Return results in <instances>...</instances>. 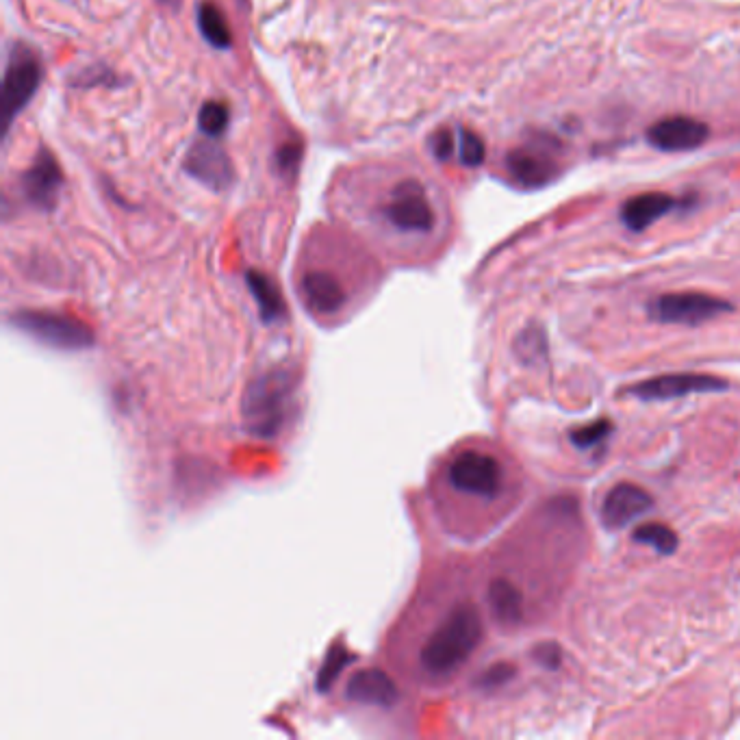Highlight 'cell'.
I'll return each mask as SVG.
<instances>
[{
    "label": "cell",
    "mask_w": 740,
    "mask_h": 740,
    "mask_svg": "<svg viewBox=\"0 0 740 740\" xmlns=\"http://www.w3.org/2000/svg\"><path fill=\"white\" fill-rule=\"evenodd\" d=\"M482 641V619L474 604L456 606L421 649V669L432 678H448L461 669Z\"/></svg>",
    "instance_id": "cell-1"
},
{
    "label": "cell",
    "mask_w": 740,
    "mask_h": 740,
    "mask_svg": "<svg viewBox=\"0 0 740 740\" xmlns=\"http://www.w3.org/2000/svg\"><path fill=\"white\" fill-rule=\"evenodd\" d=\"M291 391L293 378L280 369L254 382L244 400L246 426L252 435L270 439L283 428L291 408Z\"/></svg>",
    "instance_id": "cell-2"
},
{
    "label": "cell",
    "mask_w": 740,
    "mask_h": 740,
    "mask_svg": "<svg viewBox=\"0 0 740 740\" xmlns=\"http://www.w3.org/2000/svg\"><path fill=\"white\" fill-rule=\"evenodd\" d=\"M42 74V59L31 46L22 42L11 46L3 76V94H0V124H3V135H7L11 124L18 118V113L35 96L37 87L42 83Z\"/></svg>",
    "instance_id": "cell-3"
},
{
    "label": "cell",
    "mask_w": 740,
    "mask_h": 740,
    "mask_svg": "<svg viewBox=\"0 0 740 740\" xmlns=\"http://www.w3.org/2000/svg\"><path fill=\"white\" fill-rule=\"evenodd\" d=\"M560 146L552 137H534L530 142L513 148L506 155V170L510 178L526 189H539L552 183L560 172Z\"/></svg>",
    "instance_id": "cell-4"
},
{
    "label": "cell",
    "mask_w": 740,
    "mask_h": 740,
    "mask_svg": "<svg viewBox=\"0 0 740 740\" xmlns=\"http://www.w3.org/2000/svg\"><path fill=\"white\" fill-rule=\"evenodd\" d=\"M730 311H732L730 302L697 291L665 293V296L649 302V315L662 324L697 326Z\"/></svg>",
    "instance_id": "cell-5"
},
{
    "label": "cell",
    "mask_w": 740,
    "mask_h": 740,
    "mask_svg": "<svg viewBox=\"0 0 740 740\" xmlns=\"http://www.w3.org/2000/svg\"><path fill=\"white\" fill-rule=\"evenodd\" d=\"M14 324L27 335L63 350H83L94 341L92 330L83 322L59 313L20 311L14 315Z\"/></svg>",
    "instance_id": "cell-6"
},
{
    "label": "cell",
    "mask_w": 740,
    "mask_h": 740,
    "mask_svg": "<svg viewBox=\"0 0 740 740\" xmlns=\"http://www.w3.org/2000/svg\"><path fill=\"white\" fill-rule=\"evenodd\" d=\"M450 484L461 493L478 495L484 500H493V497L502 491V467L493 456L467 450L458 454L450 463L448 469Z\"/></svg>",
    "instance_id": "cell-7"
},
{
    "label": "cell",
    "mask_w": 740,
    "mask_h": 740,
    "mask_svg": "<svg viewBox=\"0 0 740 740\" xmlns=\"http://www.w3.org/2000/svg\"><path fill=\"white\" fill-rule=\"evenodd\" d=\"M63 172L53 152L40 148L37 157L20 176V191L24 200L31 207L40 211H55L61 189H63Z\"/></svg>",
    "instance_id": "cell-8"
},
{
    "label": "cell",
    "mask_w": 740,
    "mask_h": 740,
    "mask_svg": "<svg viewBox=\"0 0 740 740\" xmlns=\"http://www.w3.org/2000/svg\"><path fill=\"white\" fill-rule=\"evenodd\" d=\"M385 218L402 233H430L435 226V213L417 181H404L393 189Z\"/></svg>",
    "instance_id": "cell-9"
},
{
    "label": "cell",
    "mask_w": 740,
    "mask_h": 740,
    "mask_svg": "<svg viewBox=\"0 0 740 740\" xmlns=\"http://www.w3.org/2000/svg\"><path fill=\"white\" fill-rule=\"evenodd\" d=\"M725 387H727L725 380L714 378L710 374H667L639 382V385L632 387V395L647 402H656V400H678L684 398V395L693 393L723 391Z\"/></svg>",
    "instance_id": "cell-10"
},
{
    "label": "cell",
    "mask_w": 740,
    "mask_h": 740,
    "mask_svg": "<svg viewBox=\"0 0 740 740\" xmlns=\"http://www.w3.org/2000/svg\"><path fill=\"white\" fill-rule=\"evenodd\" d=\"M185 172L213 191H226L235 181L231 159L215 142H198L191 146L185 157Z\"/></svg>",
    "instance_id": "cell-11"
},
{
    "label": "cell",
    "mask_w": 740,
    "mask_h": 740,
    "mask_svg": "<svg viewBox=\"0 0 740 740\" xmlns=\"http://www.w3.org/2000/svg\"><path fill=\"white\" fill-rule=\"evenodd\" d=\"M710 137V129L706 122L688 118V116H673L656 122L652 129L647 131V142L662 152H684L704 146Z\"/></svg>",
    "instance_id": "cell-12"
},
{
    "label": "cell",
    "mask_w": 740,
    "mask_h": 740,
    "mask_svg": "<svg viewBox=\"0 0 740 740\" xmlns=\"http://www.w3.org/2000/svg\"><path fill=\"white\" fill-rule=\"evenodd\" d=\"M654 506L652 495L632 482H621L604 497L602 521L608 528H623L634 519L643 517Z\"/></svg>",
    "instance_id": "cell-13"
},
{
    "label": "cell",
    "mask_w": 740,
    "mask_h": 740,
    "mask_svg": "<svg viewBox=\"0 0 740 740\" xmlns=\"http://www.w3.org/2000/svg\"><path fill=\"white\" fill-rule=\"evenodd\" d=\"M300 289L306 306L315 315H335L346 304V291H343L339 280L328 272L304 274Z\"/></svg>",
    "instance_id": "cell-14"
},
{
    "label": "cell",
    "mask_w": 740,
    "mask_h": 740,
    "mask_svg": "<svg viewBox=\"0 0 740 740\" xmlns=\"http://www.w3.org/2000/svg\"><path fill=\"white\" fill-rule=\"evenodd\" d=\"M675 207V200L662 191H645V194L634 196L623 202L621 222L634 233H641L645 228L656 224L660 218Z\"/></svg>",
    "instance_id": "cell-15"
},
{
    "label": "cell",
    "mask_w": 740,
    "mask_h": 740,
    "mask_svg": "<svg viewBox=\"0 0 740 740\" xmlns=\"http://www.w3.org/2000/svg\"><path fill=\"white\" fill-rule=\"evenodd\" d=\"M348 699L356 704H374V706H393L398 701V688L385 671L367 669L354 673L348 682Z\"/></svg>",
    "instance_id": "cell-16"
},
{
    "label": "cell",
    "mask_w": 740,
    "mask_h": 740,
    "mask_svg": "<svg viewBox=\"0 0 740 740\" xmlns=\"http://www.w3.org/2000/svg\"><path fill=\"white\" fill-rule=\"evenodd\" d=\"M489 606L502 625H517L523 617V597L508 580H495L489 586Z\"/></svg>",
    "instance_id": "cell-17"
},
{
    "label": "cell",
    "mask_w": 740,
    "mask_h": 740,
    "mask_svg": "<svg viewBox=\"0 0 740 740\" xmlns=\"http://www.w3.org/2000/svg\"><path fill=\"white\" fill-rule=\"evenodd\" d=\"M246 280H248V287L252 291V296L257 298V302H259L263 320L274 322V320H278V317H283L285 302H283V298H280V291L276 289L272 280L261 272H248Z\"/></svg>",
    "instance_id": "cell-18"
},
{
    "label": "cell",
    "mask_w": 740,
    "mask_h": 740,
    "mask_svg": "<svg viewBox=\"0 0 740 740\" xmlns=\"http://www.w3.org/2000/svg\"><path fill=\"white\" fill-rule=\"evenodd\" d=\"M198 27L200 33L204 35L213 48L218 50H228L233 44V35L231 29H228L226 18L220 11V7H215L213 3H202L198 7Z\"/></svg>",
    "instance_id": "cell-19"
},
{
    "label": "cell",
    "mask_w": 740,
    "mask_h": 740,
    "mask_svg": "<svg viewBox=\"0 0 740 740\" xmlns=\"http://www.w3.org/2000/svg\"><path fill=\"white\" fill-rule=\"evenodd\" d=\"M634 541L652 545L662 556H671L678 550V534H675L665 523H645L634 530Z\"/></svg>",
    "instance_id": "cell-20"
},
{
    "label": "cell",
    "mask_w": 740,
    "mask_h": 740,
    "mask_svg": "<svg viewBox=\"0 0 740 740\" xmlns=\"http://www.w3.org/2000/svg\"><path fill=\"white\" fill-rule=\"evenodd\" d=\"M198 124H200V131L207 137L211 139L222 137L228 126V107L218 100L204 102L198 113Z\"/></svg>",
    "instance_id": "cell-21"
},
{
    "label": "cell",
    "mask_w": 740,
    "mask_h": 740,
    "mask_svg": "<svg viewBox=\"0 0 740 740\" xmlns=\"http://www.w3.org/2000/svg\"><path fill=\"white\" fill-rule=\"evenodd\" d=\"M458 155H461V163L467 168H478L487 157V146H484L478 133L461 129L458 131Z\"/></svg>",
    "instance_id": "cell-22"
},
{
    "label": "cell",
    "mask_w": 740,
    "mask_h": 740,
    "mask_svg": "<svg viewBox=\"0 0 740 740\" xmlns=\"http://www.w3.org/2000/svg\"><path fill=\"white\" fill-rule=\"evenodd\" d=\"M612 430V424L608 419H602V421H593V424L589 426H582V428H576L571 432V441L573 445H578V448L582 450H589V448H595V445L602 443Z\"/></svg>",
    "instance_id": "cell-23"
},
{
    "label": "cell",
    "mask_w": 740,
    "mask_h": 740,
    "mask_svg": "<svg viewBox=\"0 0 740 740\" xmlns=\"http://www.w3.org/2000/svg\"><path fill=\"white\" fill-rule=\"evenodd\" d=\"M300 161H302V144L300 142H287L283 146H278L276 155H274L276 170H278V174H283V176L296 174L298 168H300Z\"/></svg>",
    "instance_id": "cell-24"
},
{
    "label": "cell",
    "mask_w": 740,
    "mask_h": 740,
    "mask_svg": "<svg viewBox=\"0 0 740 740\" xmlns=\"http://www.w3.org/2000/svg\"><path fill=\"white\" fill-rule=\"evenodd\" d=\"M430 150L439 161H448L454 152V135L448 129H441L430 137Z\"/></svg>",
    "instance_id": "cell-25"
},
{
    "label": "cell",
    "mask_w": 740,
    "mask_h": 740,
    "mask_svg": "<svg viewBox=\"0 0 740 740\" xmlns=\"http://www.w3.org/2000/svg\"><path fill=\"white\" fill-rule=\"evenodd\" d=\"M513 675H515V667H510V665H495V667L487 669V673L482 675L478 684L482 688H497V686L506 684L510 678H513Z\"/></svg>",
    "instance_id": "cell-26"
},
{
    "label": "cell",
    "mask_w": 740,
    "mask_h": 740,
    "mask_svg": "<svg viewBox=\"0 0 740 740\" xmlns=\"http://www.w3.org/2000/svg\"><path fill=\"white\" fill-rule=\"evenodd\" d=\"M534 660L539 662L545 669H558L560 660H563V654L554 643H543L537 649H534Z\"/></svg>",
    "instance_id": "cell-27"
}]
</instances>
